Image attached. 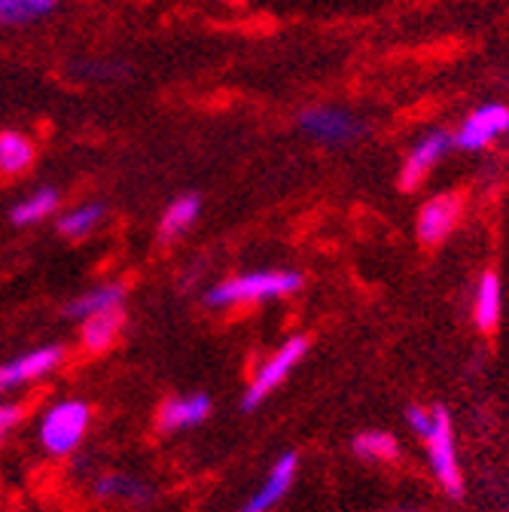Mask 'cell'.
Here are the masks:
<instances>
[{
  "instance_id": "6da1fadb",
  "label": "cell",
  "mask_w": 509,
  "mask_h": 512,
  "mask_svg": "<svg viewBox=\"0 0 509 512\" xmlns=\"http://www.w3.org/2000/svg\"><path fill=\"white\" fill-rule=\"evenodd\" d=\"M305 278L293 269H266V272H244L223 278L205 293V305L214 311L238 308V305H260L272 299H284L299 293Z\"/></svg>"
},
{
  "instance_id": "7a4b0ae2",
  "label": "cell",
  "mask_w": 509,
  "mask_h": 512,
  "mask_svg": "<svg viewBox=\"0 0 509 512\" xmlns=\"http://www.w3.org/2000/svg\"><path fill=\"white\" fill-rule=\"evenodd\" d=\"M92 406L80 397H65L46 406L37 424V439L40 448L49 458H71L80 452L83 439L89 436L92 427Z\"/></svg>"
},
{
  "instance_id": "3957f363",
  "label": "cell",
  "mask_w": 509,
  "mask_h": 512,
  "mask_svg": "<svg viewBox=\"0 0 509 512\" xmlns=\"http://www.w3.org/2000/svg\"><path fill=\"white\" fill-rule=\"evenodd\" d=\"M308 354V339L305 336H290L272 357H266L260 363V369L253 372L250 384H247V391L241 397V409L244 412H253V409H260L281 384L287 381V375L305 360Z\"/></svg>"
},
{
  "instance_id": "277c9868",
  "label": "cell",
  "mask_w": 509,
  "mask_h": 512,
  "mask_svg": "<svg viewBox=\"0 0 509 512\" xmlns=\"http://www.w3.org/2000/svg\"><path fill=\"white\" fill-rule=\"evenodd\" d=\"M424 442H427V458H430L436 482L452 497H461L464 476H461V464H458V452H455L452 418L442 406L430 409V430L424 433Z\"/></svg>"
},
{
  "instance_id": "5b68a950",
  "label": "cell",
  "mask_w": 509,
  "mask_h": 512,
  "mask_svg": "<svg viewBox=\"0 0 509 512\" xmlns=\"http://www.w3.org/2000/svg\"><path fill=\"white\" fill-rule=\"evenodd\" d=\"M65 357H68L65 345H40V348H31L7 363H0V394L28 388V384L52 375L61 363H65Z\"/></svg>"
},
{
  "instance_id": "8992f818",
  "label": "cell",
  "mask_w": 509,
  "mask_h": 512,
  "mask_svg": "<svg viewBox=\"0 0 509 512\" xmlns=\"http://www.w3.org/2000/svg\"><path fill=\"white\" fill-rule=\"evenodd\" d=\"M299 128L311 141L339 147V144H351L360 138L363 122L339 107H308L299 113Z\"/></svg>"
},
{
  "instance_id": "52a82bcc",
  "label": "cell",
  "mask_w": 509,
  "mask_h": 512,
  "mask_svg": "<svg viewBox=\"0 0 509 512\" xmlns=\"http://www.w3.org/2000/svg\"><path fill=\"white\" fill-rule=\"evenodd\" d=\"M464 211V199L461 192H442V196L424 202V208L418 211V223H415V235L424 247H436L445 238L452 235V229L458 226Z\"/></svg>"
},
{
  "instance_id": "ba28073f",
  "label": "cell",
  "mask_w": 509,
  "mask_h": 512,
  "mask_svg": "<svg viewBox=\"0 0 509 512\" xmlns=\"http://www.w3.org/2000/svg\"><path fill=\"white\" fill-rule=\"evenodd\" d=\"M506 132H509V107L506 104H485L464 119L458 135H452V141L461 150H482Z\"/></svg>"
},
{
  "instance_id": "9c48e42d",
  "label": "cell",
  "mask_w": 509,
  "mask_h": 512,
  "mask_svg": "<svg viewBox=\"0 0 509 512\" xmlns=\"http://www.w3.org/2000/svg\"><path fill=\"white\" fill-rule=\"evenodd\" d=\"M211 409H214V403H211L208 394H177V397H168L159 406L156 427L165 436L193 430V427H199V424H205L211 418Z\"/></svg>"
},
{
  "instance_id": "30bf717a",
  "label": "cell",
  "mask_w": 509,
  "mask_h": 512,
  "mask_svg": "<svg viewBox=\"0 0 509 512\" xmlns=\"http://www.w3.org/2000/svg\"><path fill=\"white\" fill-rule=\"evenodd\" d=\"M296 473H299V455L296 452H284L269 467V473L260 482V488L247 497V503L241 506V512H269V509H275L287 497V491L293 488Z\"/></svg>"
},
{
  "instance_id": "8fae6325",
  "label": "cell",
  "mask_w": 509,
  "mask_h": 512,
  "mask_svg": "<svg viewBox=\"0 0 509 512\" xmlns=\"http://www.w3.org/2000/svg\"><path fill=\"white\" fill-rule=\"evenodd\" d=\"M455 147V141H452V135L449 132H430V135H424L412 150H409V156H406V162H403V168H400V186L406 189V192H412V189H418L421 183H424V177L433 171V165L449 153Z\"/></svg>"
},
{
  "instance_id": "7c38bea8",
  "label": "cell",
  "mask_w": 509,
  "mask_h": 512,
  "mask_svg": "<svg viewBox=\"0 0 509 512\" xmlns=\"http://www.w3.org/2000/svg\"><path fill=\"white\" fill-rule=\"evenodd\" d=\"M92 494L104 503L144 506L153 500V488L132 473H104L92 482Z\"/></svg>"
},
{
  "instance_id": "4fadbf2b",
  "label": "cell",
  "mask_w": 509,
  "mask_h": 512,
  "mask_svg": "<svg viewBox=\"0 0 509 512\" xmlns=\"http://www.w3.org/2000/svg\"><path fill=\"white\" fill-rule=\"evenodd\" d=\"M125 305V284L119 281H110V284H98V287H89L83 290L77 299H71L65 305V317L71 320H89L95 314H107V311H122Z\"/></svg>"
},
{
  "instance_id": "5bb4252c",
  "label": "cell",
  "mask_w": 509,
  "mask_h": 512,
  "mask_svg": "<svg viewBox=\"0 0 509 512\" xmlns=\"http://www.w3.org/2000/svg\"><path fill=\"white\" fill-rule=\"evenodd\" d=\"M122 330H125V311L95 314V317L83 320V327H80V348L86 354H104V351H110L119 342Z\"/></svg>"
},
{
  "instance_id": "9a60e30c",
  "label": "cell",
  "mask_w": 509,
  "mask_h": 512,
  "mask_svg": "<svg viewBox=\"0 0 509 512\" xmlns=\"http://www.w3.org/2000/svg\"><path fill=\"white\" fill-rule=\"evenodd\" d=\"M34 141L16 128H4L0 132V177H19L34 165Z\"/></svg>"
},
{
  "instance_id": "2e32d148",
  "label": "cell",
  "mask_w": 509,
  "mask_h": 512,
  "mask_svg": "<svg viewBox=\"0 0 509 512\" xmlns=\"http://www.w3.org/2000/svg\"><path fill=\"white\" fill-rule=\"evenodd\" d=\"M104 217H107V205L104 202H83V205H77V208L61 214L55 220V226H58V235L61 238L83 241V238H89L92 232L101 229Z\"/></svg>"
},
{
  "instance_id": "e0dca14e",
  "label": "cell",
  "mask_w": 509,
  "mask_h": 512,
  "mask_svg": "<svg viewBox=\"0 0 509 512\" xmlns=\"http://www.w3.org/2000/svg\"><path fill=\"white\" fill-rule=\"evenodd\" d=\"M58 205H61V192L55 186H40V189L31 192V196H25L19 205H13L10 220L16 226H37V223L55 217Z\"/></svg>"
},
{
  "instance_id": "ac0fdd59",
  "label": "cell",
  "mask_w": 509,
  "mask_h": 512,
  "mask_svg": "<svg viewBox=\"0 0 509 512\" xmlns=\"http://www.w3.org/2000/svg\"><path fill=\"white\" fill-rule=\"evenodd\" d=\"M202 214V199L193 196V192H186V196H177L165 211H162V220H159V235L165 241H174L180 235H186L189 229L196 226Z\"/></svg>"
},
{
  "instance_id": "d6986e66",
  "label": "cell",
  "mask_w": 509,
  "mask_h": 512,
  "mask_svg": "<svg viewBox=\"0 0 509 512\" xmlns=\"http://www.w3.org/2000/svg\"><path fill=\"white\" fill-rule=\"evenodd\" d=\"M500 308H503V296H500V278L494 272H485L479 278L476 287V302H473V314H476V327L482 333H494L500 324Z\"/></svg>"
},
{
  "instance_id": "ffe728a7",
  "label": "cell",
  "mask_w": 509,
  "mask_h": 512,
  "mask_svg": "<svg viewBox=\"0 0 509 512\" xmlns=\"http://www.w3.org/2000/svg\"><path fill=\"white\" fill-rule=\"evenodd\" d=\"M58 7V0H0V28H22Z\"/></svg>"
},
{
  "instance_id": "44dd1931",
  "label": "cell",
  "mask_w": 509,
  "mask_h": 512,
  "mask_svg": "<svg viewBox=\"0 0 509 512\" xmlns=\"http://www.w3.org/2000/svg\"><path fill=\"white\" fill-rule=\"evenodd\" d=\"M354 455L363 458V461H397L400 458V445L391 433L385 430H366V433H357L354 436Z\"/></svg>"
},
{
  "instance_id": "7402d4cb",
  "label": "cell",
  "mask_w": 509,
  "mask_h": 512,
  "mask_svg": "<svg viewBox=\"0 0 509 512\" xmlns=\"http://www.w3.org/2000/svg\"><path fill=\"white\" fill-rule=\"evenodd\" d=\"M22 418H25L22 403H0V445L13 436V430L22 424Z\"/></svg>"
},
{
  "instance_id": "603a6c76",
  "label": "cell",
  "mask_w": 509,
  "mask_h": 512,
  "mask_svg": "<svg viewBox=\"0 0 509 512\" xmlns=\"http://www.w3.org/2000/svg\"><path fill=\"white\" fill-rule=\"evenodd\" d=\"M409 427L424 439V433L430 430V409H424V406H412V409H409Z\"/></svg>"
}]
</instances>
